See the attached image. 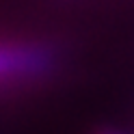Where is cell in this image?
<instances>
[{"mask_svg": "<svg viewBox=\"0 0 134 134\" xmlns=\"http://www.w3.org/2000/svg\"><path fill=\"white\" fill-rule=\"evenodd\" d=\"M50 65V54L35 46H4L2 52V76L4 80H11V76L18 78H32Z\"/></svg>", "mask_w": 134, "mask_h": 134, "instance_id": "1", "label": "cell"}]
</instances>
